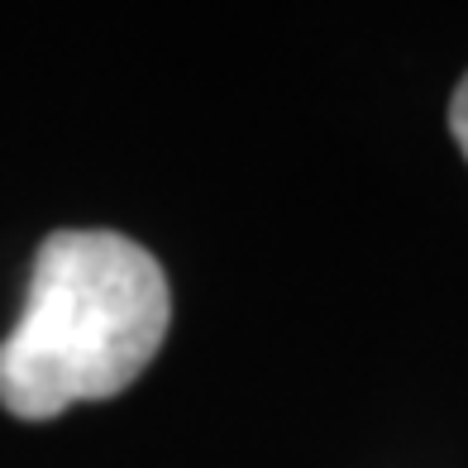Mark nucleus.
<instances>
[{
    "mask_svg": "<svg viewBox=\"0 0 468 468\" xmlns=\"http://www.w3.org/2000/svg\"><path fill=\"white\" fill-rule=\"evenodd\" d=\"M173 325L163 263L115 229H58L38 244L25 311L0 339V407L48 420L124 392Z\"/></svg>",
    "mask_w": 468,
    "mask_h": 468,
    "instance_id": "nucleus-1",
    "label": "nucleus"
},
{
    "mask_svg": "<svg viewBox=\"0 0 468 468\" xmlns=\"http://www.w3.org/2000/svg\"><path fill=\"white\" fill-rule=\"evenodd\" d=\"M450 134L459 144V154L468 158V72H463V81H459L454 96H450Z\"/></svg>",
    "mask_w": 468,
    "mask_h": 468,
    "instance_id": "nucleus-2",
    "label": "nucleus"
}]
</instances>
